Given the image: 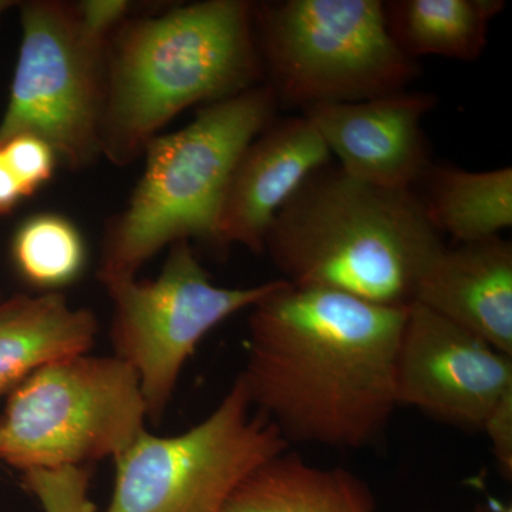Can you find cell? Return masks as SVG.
Listing matches in <instances>:
<instances>
[{
  "mask_svg": "<svg viewBox=\"0 0 512 512\" xmlns=\"http://www.w3.org/2000/svg\"><path fill=\"white\" fill-rule=\"evenodd\" d=\"M409 308L281 279L249 309L239 379L286 443L359 450L396 412V365Z\"/></svg>",
  "mask_w": 512,
  "mask_h": 512,
  "instance_id": "obj_1",
  "label": "cell"
},
{
  "mask_svg": "<svg viewBox=\"0 0 512 512\" xmlns=\"http://www.w3.org/2000/svg\"><path fill=\"white\" fill-rule=\"evenodd\" d=\"M254 2L204 0L128 18L107 47L103 158L127 167L171 120L264 83Z\"/></svg>",
  "mask_w": 512,
  "mask_h": 512,
  "instance_id": "obj_2",
  "label": "cell"
},
{
  "mask_svg": "<svg viewBox=\"0 0 512 512\" xmlns=\"http://www.w3.org/2000/svg\"><path fill=\"white\" fill-rule=\"evenodd\" d=\"M444 247L414 188L376 187L329 164L278 212L264 254L289 284L409 308Z\"/></svg>",
  "mask_w": 512,
  "mask_h": 512,
  "instance_id": "obj_3",
  "label": "cell"
},
{
  "mask_svg": "<svg viewBox=\"0 0 512 512\" xmlns=\"http://www.w3.org/2000/svg\"><path fill=\"white\" fill-rule=\"evenodd\" d=\"M278 106L274 89L261 83L202 107L190 124L148 144L143 174L126 207L104 227L101 285L137 278L150 259L177 242L211 244L232 168L275 119Z\"/></svg>",
  "mask_w": 512,
  "mask_h": 512,
  "instance_id": "obj_4",
  "label": "cell"
},
{
  "mask_svg": "<svg viewBox=\"0 0 512 512\" xmlns=\"http://www.w3.org/2000/svg\"><path fill=\"white\" fill-rule=\"evenodd\" d=\"M254 30L265 83L301 109L402 92L420 74L380 0L254 2Z\"/></svg>",
  "mask_w": 512,
  "mask_h": 512,
  "instance_id": "obj_5",
  "label": "cell"
},
{
  "mask_svg": "<svg viewBox=\"0 0 512 512\" xmlns=\"http://www.w3.org/2000/svg\"><path fill=\"white\" fill-rule=\"evenodd\" d=\"M136 373L114 355L66 357L8 394L0 458L22 473L116 460L146 430Z\"/></svg>",
  "mask_w": 512,
  "mask_h": 512,
  "instance_id": "obj_6",
  "label": "cell"
},
{
  "mask_svg": "<svg viewBox=\"0 0 512 512\" xmlns=\"http://www.w3.org/2000/svg\"><path fill=\"white\" fill-rule=\"evenodd\" d=\"M20 39L8 106L0 120V144L35 134L70 171L103 158L107 47L86 32L74 2L18 3Z\"/></svg>",
  "mask_w": 512,
  "mask_h": 512,
  "instance_id": "obj_7",
  "label": "cell"
},
{
  "mask_svg": "<svg viewBox=\"0 0 512 512\" xmlns=\"http://www.w3.org/2000/svg\"><path fill=\"white\" fill-rule=\"evenodd\" d=\"M289 448L237 377L197 426L171 437L144 431L113 460L104 512H222L249 474Z\"/></svg>",
  "mask_w": 512,
  "mask_h": 512,
  "instance_id": "obj_8",
  "label": "cell"
},
{
  "mask_svg": "<svg viewBox=\"0 0 512 512\" xmlns=\"http://www.w3.org/2000/svg\"><path fill=\"white\" fill-rule=\"evenodd\" d=\"M281 279L249 288L211 281L190 241L168 248L157 278L104 284L111 301L113 355L136 373L148 419L158 423L174 397L188 360L212 329L235 313L249 311Z\"/></svg>",
  "mask_w": 512,
  "mask_h": 512,
  "instance_id": "obj_9",
  "label": "cell"
},
{
  "mask_svg": "<svg viewBox=\"0 0 512 512\" xmlns=\"http://www.w3.org/2000/svg\"><path fill=\"white\" fill-rule=\"evenodd\" d=\"M512 393V356L414 302L396 365V400L456 429L483 431Z\"/></svg>",
  "mask_w": 512,
  "mask_h": 512,
  "instance_id": "obj_10",
  "label": "cell"
},
{
  "mask_svg": "<svg viewBox=\"0 0 512 512\" xmlns=\"http://www.w3.org/2000/svg\"><path fill=\"white\" fill-rule=\"evenodd\" d=\"M427 92L384 94L302 109L346 174L383 188H416L433 164L423 120L436 107Z\"/></svg>",
  "mask_w": 512,
  "mask_h": 512,
  "instance_id": "obj_11",
  "label": "cell"
},
{
  "mask_svg": "<svg viewBox=\"0 0 512 512\" xmlns=\"http://www.w3.org/2000/svg\"><path fill=\"white\" fill-rule=\"evenodd\" d=\"M332 156L305 117L271 121L245 147L229 175L215 221L212 245H239L264 254L278 212Z\"/></svg>",
  "mask_w": 512,
  "mask_h": 512,
  "instance_id": "obj_12",
  "label": "cell"
},
{
  "mask_svg": "<svg viewBox=\"0 0 512 512\" xmlns=\"http://www.w3.org/2000/svg\"><path fill=\"white\" fill-rule=\"evenodd\" d=\"M512 356V244L503 237L441 249L416 301Z\"/></svg>",
  "mask_w": 512,
  "mask_h": 512,
  "instance_id": "obj_13",
  "label": "cell"
},
{
  "mask_svg": "<svg viewBox=\"0 0 512 512\" xmlns=\"http://www.w3.org/2000/svg\"><path fill=\"white\" fill-rule=\"evenodd\" d=\"M99 319L74 308L62 292L15 295L0 301V397L57 360L89 353Z\"/></svg>",
  "mask_w": 512,
  "mask_h": 512,
  "instance_id": "obj_14",
  "label": "cell"
},
{
  "mask_svg": "<svg viewBox=\"0 0 512 512\" xmlns=\"http://www.w3.org/2000/svg\"><path fill=\"white\" fill-rule=\"evenodd\" d=\"M222 512H377L369 485L346 468L286 450L249 474Z\"/></svg>",
  "mask_w": 512,
  "mask_h": 512,
  "instance_id": "obj_15",
  "label": "cell"
},
{
  "mask_svg": "<svg viewBox=\"0 0 512 512\" xmlns=\"http://www.w3.org/2000/svg\"><path fill=\"white\" fill-rule=\"evenodd\" d=\"M414 191L437 232L456 244L500 237L512 227V168L468 171L431 164Z\"/></svg>",
  "mask_w": 512,
  "mask_h": 512,
  "instance_id": "obj_16",
  "label": "cell"
},
{
  "mask_svg": "<svg viewBox=\"0 0 512 512\" xmlns=\"http://www.w3.org/2000/svg\"><path fill=\"white\" fill-rule=\"evenodd\" d=\"M387 30L412 60L436 56L474 62L483 55L488 28L504 0H390L383 2Z\"/></svg>",
  "mask_w": 512,
  "mask_h": 512,
  "instance_id": "obj_17",
  "label": "cell"
},
{
  "mask_svg": "<svg viewBox=\"0 0 512 512\" xmlns=\"http://www.w3.org/2000/svg\"><path fill=\"white\" fill-rule=\"evenodd\" d=\"M13 264L20 278L42 292H60L83 275L87 244L77 225L57 212L26 218L12 239Z\"/></svg>",
  "mask_w": 512,
  "mask_h": 512,
  "instance_id": "obj_18",
  "label": "cell"
},
{
  "mask_svg": "<svg viewBox=\"0 0 512 512\" xmlns=\"http://www.w3.org/2000/svg\"><path fill=\"white\" fill-rule=\"evenodd\" d=\"M22 483L42 505L43 512H94L87 467L26 471Z\"/></svg>",
  "mask_w": 512,
  "mask_h": 512,
  "instance_id": "obj_19",
  "label": "cell"
},
{
  "mask_svg": "<svg viewBox=\"0 0 512 512\" xmlns=\"http://www.w3.org/2000/svg\"><path fill=\"white\" fill-rule=\"evenodd\" d=\"M0 153L26 198L32 197L49 183L59 165L55 150L35 134H18L8 138L0 144Z\"/></svg>",
  "mask_w": 512,
  "mask_h": 512,
  "instance_id": "obj_20",
  "label": "cell"
},
{
  "mask_svg": "<svg viewBox=\"0 0 512 512\" xmlns=\"http://www.w3.org/2000/svg\"><path fill=\"white\" fill-rule=\"evenodd\" d=\"M74 8L89 35L101 42H110L114 32L130 18L131 3L127 0H80L74 2Z\"/></svg>",
  "mask_w": 512,
  "mask_h": 512,
  "instance_id": "obj_21",
  "label": "cell"
},
{
  "mask_svg": "<svg viewBox=\"0 0 512 512\" xmlns=\"http://www.w3.org/2000/svg\"><path fill=\"white\" fill-rule=\"evenodd\" d=\"M490 439L498 467L505 477L512 476V393L507 394L490 414L483 427Z\"/></svg>",
  "mask_w": 512,
  "mask_h": 512,
  "instance_id": "obj_22",
  "label": "cell"
},
{
  "mask_svg": "<svg viewBox=\"0 0 512 512\" xmlns=\"http://www.w3.org/2000/svg\"><path fill=\"white\" fill-rule=\"evenodd\" d=\"M25 198L22 187L0 153V215L15 210Z\"/></svg>",
  "mask_w": 512,
  "mask_h": 512,
  "instance_id": "obj_23",
  "label": "cell"
},
{
  "mask_svg": "<svg viewBox=\"0 0 512 512\" xmlns=\"http://www.w3.org/2000/svg\"><path fill=\"white\" fill-rule=\"evenodd\" d=\"M16 5H18V2H13V0H0V18H2L8 10L15 8Z\"/></svg>",
  "mask_w": 512,
  "mask_h": 512,
  "instance_id": "obj_24",
  "label": "cell"
},
{
  "mask_svg": "<svg viewBox=\"0 0 512 512\" xmlns=\"http://www.w3.org/2000/svg\"><path fill=\"white\" fill-rule=\"evenodd\" d=\"M503 512H512L511 508H507V510H504Z\"/></svg>",
  "mask_w": 512,
  "mask_h": 512,
  "instance_id": "obj_25",
  "label": "cell"
},
{
  "mask_svg": "<svg viewBox=\"0 0 512 512\" xmlns=\"http://www.w3.org/2000/svg\"><path fill=\"white\" fill-rule=\"evenodd\" d=\"M2 291H0V301H2Z\"/></svg>",
  "mask_w": 512,
  "mask_h": 512,
  "instance_id": "obj_26",
  "label": "cell"
},
{
  "mask_svg": "<svg viewBox=\"0 0 512 512\" xmlns=\"http://www.w3.org/2000/svg\"><path fill=\"white\" fill-rule=\"evenodd\" d=\"M0 443H2V433H0Z\"/></svg>",
  "mask_w": 512,
  "mask_h": 512,
  "instance_id": "obj_27",
  "label": "cell"
}]
</instances>
